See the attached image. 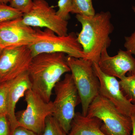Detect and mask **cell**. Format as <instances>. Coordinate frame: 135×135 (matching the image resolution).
Returning a JSON list of instances; mask_svg holds the SVG:
<instances>
[{"label":"cell","mask_w":135,"mask_h":135,"mask_svg":"<svg viewBox=\"0 0 135 135\" xmlns=\"http://www.w3.org/2000/svg\"><path fill=\"white\" fill-rule=\"evenodd\" d=\"M70 72L67 56L63 53L35 56L27 71L32 90L47 102L51 101L52 91L62 75Z\"/></svg>","instance_id":"obj_1"},{"label":"cell","mask_w":135,"mask_h":135,"mask_svg":"<svg viewBox=\"0 0 135 135\" xmlns=\"http://www.w3.org/2000/svg\"><path fill=\"white\" fill-rule=\"evenodd\" d=\"M76 19L81 25L77 36L85 58L98 64L101 53L112 43L110 35L114 27L109 11H101L92 16L77 15Z\"/></svg>","instance_id":"obj_2"},{"label":"cell","mask_w":135,"mask_h":135,"mask_svg":"<svg viewBox=\"0 0 135 135\" xmlns=\"http://www.w3.org/2000/svg\"><path fill=\"white\" fill-rule=\"evenodd\" d=\"M68 64L82 107V114L86 116L90 105L99 94V82L94 73L93 62L84 58L67 56Z\"/></svg>","instance_id":"obj_3"},{"label":"cell","mask_w":135,"mask_h":135,"mask_svg":"<svg viewBox=\"0 0 135 135\" xmlns=\"http://www.w3.org/2000/svg\"><path fill=\"white\" fill-rule=\"evenodd\" d=\"M87 116L102 121L101 129L107 135H131L130 117L124 115L109 100L98 95L90 105Z\"/></svg>","instance_id":"obj_4"},{"label":"cell","mask_w":135,"mask_h":135,"mask_svg":"<svg viewBox=\"0 0 135 135\" xmlns=\"http://www.w3.org/2000/svg\"><path fill=\"white\" fill-rule=\"evenodd\" d=\"M36 30V41L29 46L33 57L43 53H63L69 56L85 58L82 47L74 33L59 36L49 29Z\"/></svg>","instance_id":"obj_5"},{"label":"cell","mask_w":135,"mask_h":135,"mask_svg":"<svg viewBox=\"0 0 135 135\" xmlns=\"http://www.w3.org/2000/svg\"><path fill=\"white\" fill-rule=\"evenodd\" d=\"M55 98L53 102V116L66 134L69 133L75 113V108L80 103L71 74L67 73L54 89Z\"/></svg>","instance_id":"obj_6"},{"label":"cell","mask_w":135,"mask_h":135,"mask_svg":"<svg viewBox=\"0 0 135 135\" xmlns=\"http://www.w3.org/2000/svg\"><path fill=\"white\" fill-rule=\"evenodd\" d=\"M25 96L26 109L16 115L19 126L40 135L46 119L53 115V102H46L32 89L27 90Z\"/></svg>","instance_id":"obj_7"},{"label":"cell","mask_w":135,"mask_h":135,"mask_svg":"<svg viewBox=\"0 0 135 135\" xmlns=\"http://www.w3.org/2000/svg\"><path fill=\"white\" fill-rule=\"evenodd\" d=\"M24 24L31 27L50 29L59 36L67 35L68 22L57 16L56 11L46 0H33L31 9L23 14L22 18Z\"/></svg>","instance_id":"obj_8"},{"label":"cell","mask_w":135,"mask_h":135,"mask_svg":"<svg viewBox=\"0 0 135 135\" xmlns=\"http://www.w3.org/2000/svg\"><path fill=\"white\" fill-rule=\"evenodd\" d=\"M33 57L29 46L3 50L0 56L1 83L27 72Z\"/></svg>","instance_id":"obj_9"},{"label":"cell","mask_w":135,"mask_h":135,"mask_svg":"<svg viewBox=\"0 0 135 135\" xmlns=\"http://www.w3.org/2000/svg\"><path fill=\"white\" fill-rule=\"evenodd\" d=\"M93 67L99 80V94L112 102L122 113L131 117L135 112V105L125 96L119 81L116 77L102 71L97 63L93 62Z\"/></svg>","instance_id":"obj_10"},{"label":"cell","mask_w":135,"mask_h":135,"mask_svg":"<svg viewBox=\"0 0 135 135\" xmlns=\"http://www.w3.org/2000/svg\"><path fill=\"white\" fill-rule=\"evenodd\" d=\"M22 18L0 24V45L3 50L29 46L36 41V29L24 24Z\"/></svg>","instance_id":"obj_11"},{"label":"cell","mask_w":135,"mask_h":135,"mask_svg":"<svg viewBox=\"0 0 135 135\" xmlns=\"http://www.w3.org/2000/svg\"><path fill=\"white\" fill-rule=\"evenodd\" d=\"M97 64L104 73L120 80L127 73L131 75L135 73V58L127 50L120 49L117 55L111 56L107 49L104 50Z\"/></svg>","instance_id":"obj_12"},{"label":"cell","mask_w":135,"mask_h":135,"mask_svg":"<svg viewBox=\"0 0 135 135\" xmlns=\"http://www.w3.org/2000/svg\"><path fill=\"white\" fill-rule=\"evenodd\" d=\"M7 117L12 131L19 126L15 113L17 103L26 92L32 89V85L27 72L8 81Z\"/></svg>","instance_id":"obj_13"},{"label":"cell","mask_w":135,"mask_h":135,"mask_svg":"<svg viewBox=\"0 0 135 135\" xmlns=\"http://www.w3.org/2000/svg\"><path fill=\"white\" fill-rule=\"evenodd\" d=\"M102 122L98 118L75 113L67 135H107L101 129Z\"/></svg>","instance_id":"obj_14"},{"label":"cell","mask_w":135,"mask_h":135,"mask_svg":"<svg viewBox=\"0 0 135 135\" xmlns=\"http://www.w3.org/2000/svg\"><path fill=\"white\" fill-rule=\"evenodd\" d=\"M122 91L131 103L135 105V73L119 81Z\"/></svg>","instance_id":"obj_15"},{"label":"cell","mask_w":135,"mask_h":135,"mask_svg":"<svg viewBox=\"0 0 135 135\" xmlns=\"http://www.w3.org/2000/svg\"><path fill=\"white\" fill-rule=\"evenodd\" d=\"M71 13L85 16H92L96 12L92 0H73Z\"/></svg>","instance_id":"obj_16"},{"label":"cell","mask_w":135,"mask_h":135,"mask_svg":"<svg viewBox=\"0 0 135 135\" xmlns=\"http://www.w3.org/2000/svg\"><path fill=\"white\" fill-rule=\"evenodd\" d=\"M23 14L7 4H0V24L20 18Z\"/></svg>","instance_id":"obj_17"},{"label":"cell","mask_w":135,"mask_h":135,"mask_svg":"<svg viewBox=\"0 0 135 135\" xmlns=\"http://www.w3.org/2000/svg\"><path fill=\"white\" fill-rule=\"evenodd\" d=\"M40 135H67L58 122L52 115L46 120L45 127Z\"/></svg>","instance_id":"obj_18"},{"label":"cell","mask_w":135,"mask_h":135,"mask_svg":"<svg viewBox=\"0 0 135 135\" xmlns=\"http://www.w3.org/2000/svg\"><path fill=\"white\" fill-rule=\"evenodd\" d=\"M57 6L59 9L57 15L61 19L68 21L72 10L73 0H59Z\"/></svg>","instance_id":"obj_19"},{"label":"cell","mask_w":135,"mask_h":135,"mask_svg":"<svg viewBox=\"0 0 135 135\" xmlns=\"http://www.w3.org/2000/svg\"><path fill=\"white\" fill-rule=\"evenodd\" d=\"M8 88V81L0 84V115L7 116Z\"/></svg>","instance_id":"obj_20"},{"label":"cell","mask_w":135,"mask_h":135,"mask_svg":"<svg viewBox=\"0 0 135 135\" xmlns=\"http://www.w3.org/2000/svg\"><path fill=\"white\" fill-rule=\"evenodd\" d=\"M33 3V0H11L9 5L24 14L31 9Z\"/></svg>","instance_id":"obj_21"},{"label":"cell","mask_w":135,"mask_h":135,"mask_svg":"<svg viewBox=\"0 0 135 135\" xmlns=\"http://www.w3.org/2000/svg\"><path fill=\"white\" fill-rule=\"evenodd\" d=\"M10 123L7 115H0V135H12Z\"/></svg>","instance_id":"obj_22"},{"label":"cell","mask_w":135,"mask_h":135,"mask_svg":"<svg viewBox=\"0 0 135 135\" xmlns=\"http://www.w3.org/2000/svg\"><path fill=\"white\" fill-rule=\"evenodd\" d=\"M124 47L126 50L135 55V31L130 36L125 37Z\"/></svg>","instance_id":"obj_23"},{"label":"cell","mask_w":135,"mask_h":135,"mask_svg":"<svg viewBox=\"0 0 135 135\" xmlns=\"http://www.w3.org/2000/svg\"><path fill=\"white\" fill-rule=\"evenodd\" d=\"M12 135H40L21 126H18L12 132Z\"/></svg>","instance_id":"obj_24"},{"label":"cell","mask_w":135,"mask_h":135,"mask_svg":"<svg viewBox=\"0 0 135 135\" xmlns=\"http://www.w3.org/2000/svg\"><path fill=\"white\" fill-rule=\"evenodd\" d=\"M130 118L132 124V131L131 135H135V112Z\"/></svg>","instance_id":"obj_25"},{"label":"cell","mask_w":135,"mask_h":135,"mask_svg":"<svg viewBox=\"0 0 135 135\" xmlns=\"http://www.w3.org/2000/svg\"><path fill=\"white\" fill-rule=\"evenodd\" d=\"M11 0H0V4H7L9 3Z\"/></svg>","instance_id":"obj_26"},{"label":"cell","mask_w":135,"mask_h":135,"mask_svg":"<svg viewBox=\"0 0 135 135\" xmlns=\"http://www.w3.org/2000/svg\"><path fill=\"white\" fill-rule=\"evenodd\" d=\"M3 49L2 48V47L1 45H0V56H1V55L3 51Z\"/></svg>","instance_id":"obj_27"},{"label":"cell","mask_w":135,"mask_h":135,"mask_svg":"<svg viewBox=\"0 0 135 135\" xmlns=\"http://www.w3.org/2000/svg\"><path fill=\"white\" fill-rule=\"evenodd\" d=\"M132 9H133L134 12L135 13V6H133V7H132Z\"/></svg>","instance_id":"obj_28"},{"label":"cell","mask_w":135,"mask_h":135,"mask_svg":"<svg viewBox=\"0 0 135 135\" xmlns=\"http://www.w3.org/2000/svg\"><path fill=\"white\" fill-rule=\"evenodd\" d=\"M0 84H1V82H0Z\"/></svg>","instance_id":"obj_29"}]
</instances>
